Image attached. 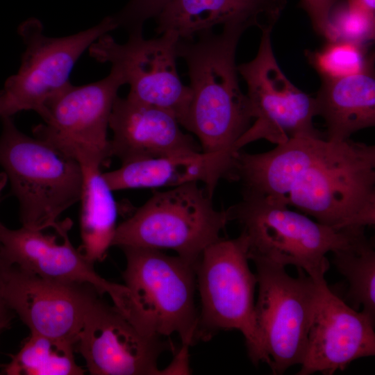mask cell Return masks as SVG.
<instances>
[{
  "mask_svg": "<svg viewBox=\"0 0 375 375\" xmlns=\"http://www.w3.org/2000/svg\"><path fill=\"white\" fill-rule=\"evenodd\" d=\"M244 191L293 206L335 229L375 224V147L299 137L267 152H242Z\"/></svg>",
  "mask_w": 375,
  "mask_h": 375,
  "instance_id": "1",
  "label": "cell"
},
{
  "mask_svg": "<svg viewBox=\"0 0 375 375\" xmlns=\"http://www.w3.org/2000/svg\"><path fill=\"white\" fill-rule=\"evenodd\" d=\"M249 26L223 25L189 40L179 39L178 57L188 67L192 99L183 126L199 140L201 151L232 167L235 144L253 122L250 103L240 89L235 53Z\"/></svg>",
  "mask_w": 375,
  "mask_h": 375,
  "instance_id": "2",
  "label": "cell"
},
{
  "mask_svg": "<svg viewBox=\"0 0 375 375\" xmlns=\"http://www.w3.org/2000/svg\"><path fill=\"white\" fill-rule=\"evenodd\" d=\"M2 119L0 166L19 203L22 226L68 232L72 222H60L63 212L80 201L83 173L72 157L20 131L11 117Z\"/></svg>",
  "mask_w": 375,
  "mask_h": 375,
  "instance_id": "3",
  "label": "cell"
},
{
  "mask_svg": "<svg viewBox=\"0 0 375 375\" xmlns=\"http://www.w3.org/2000/svg\"><path fill=\"white\" fill-rule=\"evenodd\" d=\"M267 197L242 194L226 209L230 221L240 226L247 256L283 267L291 265L313 278L324 276L326 255L352 242L365 228L335 229Z\"/></svg>",
  "mask_w": 375,
  "mask_h": 375,
  "instance_id": "4",
  "label": "cell"
},
{
  "mask_svg": "<svg viewBox=\"0 0 375 375\" xmlns=\"http://www.w3.org/2000/svg\"><path fill=\"white\" fill-rule=\"evenodd\" d=\"M230 222L198 182L157 191L117 226L111 246L171 249L196 264Z\"/></svg>",
  "mask_w": 375,
  "mask_h": 375,
  "instance_id": "5",
  "label": "cell"
},
{
  "mask_svg": "<svg viewBox=\"0 0 375 375\" xmlns=\"http://www.w3.org/2000/svg\"><path fill=\"white\" fill-rule=\"evenodd\" d=\"M123 272L133 303L130 322L143 333L166 338L176 333L182 344L196 340L195 265L179 256L144 247L121 248Z\"/></svg>",
  "mask_w": 375,
  "mask_h": 375,
  "instance_id": "6",
  "label": "cell"
},
{
  "mask_svg": "<svg viewBox=\"0 0 375 375\" xmlns=\"http://www.w3.org/2000/svg\"><path fill=\"white\" fill-rule=\"evenodd\" d=\"M247 244L242 233L209 245L195 265L201 300L197 340H210L217 332L238 330L243 335L253 365L268 363L255 318L256 274L251 271Z\"/></svg>",
  "mask_w": 375,
  "mask_h": 375,
  "instance_id": "7",
  "label": "cell"
},
{
  "mask_svg": "<svg viewBox=\"0 0 375 375\" xmlns=\"http://www.w3.org/2000/svg\"><path fill=\"white\" fill-rule=\"evenodd\" d=\"M118 28L112 15L76 34L49 37L37 19H29L18 27L24 44L17 72L10 76L0 90V117L22 110L40 115L46 103L66 88L81 56L102 35Z\"/></svg>",
  "mask_w": 375,
  "mask_h": 375,
  "instance_id": "8",
  "label": "cell"
},
{
  "mask_svg": "<svg viewBox=\"0 0 375 375\" xmlns=\"http://www.w3.org/2000/svg\"><path fill=\"white\" fill-rule=\"evenodd\" d=\"M253 262L258 285L257 328L272 374H283L303 361L319 282L324 276L313 278L297 269L294 278L283 266Z\"/></svg>",
  "mask_w": 375,
  "mask_h": 375,
  "instance_id": "9",
  "label": "cell"
},
{
  "mask_svg": "<svg viewBox=\"0 0 375 375\" xmlns=\"http://www.w3.org/2000/svg\"><path fill=\"white\" fill-rule=\"evenodd\" d=\"M272 26L264 27L256 57L237 65L247 85L253 122L235 144L236 151L258 140L276 145L299 137H322L315 128V99L287 78L274 56Z\"/></svg>",
  "mask_w": 375,
  "mask_h": 375,
  "instance_id": "10",
  "label": "cell"
},
{
  "mask_svg": "<svg viewBox=\"0 0 375 375\" xmlns=\"http://www.w3.org/2000/svg\"><path fill=\"white\" fill-rule=\"evenodd\" d=\"M124 84L114 67L100 81L78 86L70 83L46 103L40 115L44 122L33 128L34 137L80 165L102 166L111 157L109 119L118 90Z\"/></svg>",
  "mask_w": 375,
  "mask_h": 375,
  "instance_id": "11",
  "label": "cell"
},
{
  "mask_svg": "<svg viewBox=\"0 0 375 375\" xmlns=\"http://www.w3.org/2000/svg\"><path fill=\"white\" fill-rule=\"evenodd\" d=\"M178 35L168 31L156 38L146 39L142 31L128 33L119 44L105 34L88 49L100 62H109L130 85L127 97L173 114L183 126L192 92L181 81L176 67Z\"/></svg>",
  "mask_w": 375,
  "mask_h": 375,
  "instance_id": "12",
  "label": "cell"
},
{
  "mask_svg": "<svg viewBox=\"0 0 375 375\" xmlns=\"http://www.w3.org/2000/svg\"><path fill=\"white\" fill-rule=\"evenodd\" d=\"M1 282L6 306L31 333L74 346L88 308L100 295L91 285L47 279L2 260Z\"/></svg>",
  "mask_w": 375,
  "mask_h": 375,
  "instance_id": "13",
  "label": "cell"
},
{
  "mask_svg": "<svg viewBox=\"0 0 375 375\" xmlns=\"http://www.w3.org/2000/svg\"><path fill=\"white\" fill-rule=\"evenodd\" d=\"M164 338L143 333L99 295L85 315L74 349L92 375H161L158 358L172 349Z\"/></svg>",
  "mask_w": 375,
  "mask_h": 375,
  "instance_id": "14",
  "label": "cell"
},
{
  "mask_svg": "<svg viewBox=\"0 0 375 375\" xmlns=\"http://www.w3.org/2000/svg\"><path fill=\"white\" fill-rule=\"evenodd\" d=\"M24 226L10 229L0 222V258L6 264L42 278L65 283H86L100 295L108 294L113 305L127 315L132 303L125 285L111 283L100 276L79 249H76L68 232L60 236Z\"/></svg>",
  "mask_w": 375,
  "mask_h": 375,
  "instance_id": "15",
  "label": "cell"
},
{
  "mask_svg": "<svg viewBox=\"0 0 375 375\" xmlns=\"http://www.w3.org/2000/svg\"><path fill=\"white\" fill-rule=\"evenodd\" d=\"M374 319L334 294L323 278L297 375H331L360 358L375 355Z\"/></svg>",
  "mask_w": 375,
  "mask_h": 375,
  "instance_id": "16",
  "label": "cell"
},
{
  "mask_svg": "<svg viewBox=\"0 0 375 375\" xmlns=\"http://www.w3.org/2000/svg\"><path fill=\"white\" fill-rule=\"evenodd\" d=\"M109 128L112 132L110 156L118 158L122 164L202 152L199 143L181 129L170 112L128 97L115 99Z\"/></svg>",
  "mask_w": 375,
  "mask_h": 375,
  "instance_id": "17",
  "label": "cell"
},
{
  "mask_svg": "<svg viewBox=\"0 0 375 375\" xmlns=\"http://www.w3.org/2000/svg\"><path fill=\"white\" fill-rule=\"evenodd\" d=\"M285 4L286 0H172L156 17V31L189 40L219 24L273 27Z\"/></svg>",
  "mask_w": 375,
  "mask_h": 375,
  "instance_id": "18",
  "label": "cell"
},
{
  "mask_svg": "<svg viewBox=\"0 0 375 375\" xmlns=\"http://www.w3.org/2000/svg\"><path fill=\"white\" fill-rule=\"evenodd\" d=\"M231 169L217 158L200 152L135 160L103 173L112 191L176 187L202 182L212 197L219 181L228 178Z\"/></svg>",
  "mask_w": 375,
  "mask_h": 375,
  "instance_id": "19",
  "label": "cell"
},
{
  "mask_svg": "<svg viewBox=\"0 0 375 375\" xmlns=\"http://www.w3.org/2000/svg\"><path fill=\"white\" fill-rule=\"evenodd\" d=\"M314 99L315 115L324 120L328 141L343 142L360 130L374 126V62L353 75L322 78Z\"/></svg>",
  "mask_w": 375,
  "mask_h": 375,
  "instance_id": "20",
  "label": "cell"
},
{
  "mask_svg": "<svg viewBox=\"0 0 375 375\" xmlns=\"http://www.w3.org/2000/svg\"><path fill=\"white\" fill-rule=\"evenodd\" d=\"M83 185L80 201L82 244L78 249L91 262L101 261L111 247L117 228V206L112 190L97 164L81 165Z\"/></svg>",
  "mask_w": 375,
  "mask_h": 375,
  "instance_id": "21",
  "label": "cell"
},
{
  "mask_svg": "<svg viewBox=\"0 0 375 375\" xmlns=\"http://www.w3.org/2000/svg\"><path fill=\"white\" fill-rule=\"evenodd\" d=\"M70 342L31 333L20 350L11 356L3 372L8 375H82Z\"/></svg>",
  "mask_w": 375,
  "mask_h": 375,
  "instance_id": "22",
  "label": "cell"
},
{
  "mask_svg": "<svg viewBox=\"0 0 375 375\" xmlns=\"http://www.w3.org/2000/svg\"><path fill=\"white\" fill-rule=\"evenodd\" d=\"M333 263L347 280L351 307L375 318V249L365 231L347 246L332 252Z\"/></svg>",
  "mask_w": 375,
  "mask_h": 375,
  "instance_id": "23",
  "label": "cell"
},
{
  "mask_svg": "<svg viewBox=\"0 0 375 375\" xmlns=\"http://www.w3.org/2000/svg\"><path fill=\"white\" fill-rule=\"evenodd\" d=\"M367 44L345 41H326L319 49L306 51L312 67L324 78H340L359 73L374 62Z\"/></svg>",
  "mask_w": 375,
  "mask_h": 375,
  "instance_id": "24",
  "label": "cell"
},
{
  "mask_svg": "<svg viewBox=\"0 0 375 375\" xmlns=\"http://www.w3.org/2000/svg\"><path fill=\"white\" fill-rule=\"evenodd\" d=\"M375 18L349 8L344 1L336 0L331 10L325 39L363 44L374 38Z\"/></svg>",
  "mask_w": 375,
  "mask_h": 375,
  "instance_id": "25",
  "label": "cell"
},
{
  "mask_svg": "<svg viewBox=\"0 0 375 375\" xmlns=\"http://www.w3.org/2000/svg\"><path fill=\"white\" fill-rule=\"evenodd\" d=\"M172 0H130L113 17L119 27L128 33L142 31L146 21L156 17Z\"/></svg>",
  "mask_w": 375,
  "mask_h": 375,
  "instance_id": "26",
  "label": "cell"
},
{
  "mask_svg": "<svg viewBox=\"0 0 375 375\" xmlns=\"http://www.w3.org/2000/svg\"><path fill=\"white\" fill-rule=\"evenodd\" d=\"M336 0H300V6L308 15L315 31L325 38L329 17Z\"/></svg>",
  "mask_w": 375,
  "mask_h": 375,
  "instance_id": "27",
  "label": "cell"
},
{
  "mask_svg": "<svg viewBox=\"0 0 375 375\" xmlns=\"http://www.w3.org/2000/svg\"><path fill=\"white\" fill-rule=\"evenodd\" d=\"M188 345L182 344L173 361L165 369H161V374H189Z\"/></svg>",
  "mask_w": 375,
  "mask_h": 375,
  "instance_id": "28",
  "label": "cell"
},
{
  "mask_svg": "<svg viewBox=\"0 0 375 375\" xmlns=\"http://www.w3.org/2000/svg\"><path fill=\"white\" fill-rule=\"evenodd\" d=\"M344 2L349 8L375 18V0H344Z\"/></svg>",
  "mask_w": 375,
  "mask_h": 375,
  "instance_id": "29",
  "label": "cell"
},
{
  "mask_svg": "<svg viewBox=\"0 0 375 375\" xmlns=\"http://www.w3.org/2000/svg\"><path fill=\"white\" fill-rule=\"evenodd\" d=\"M1 260L0 258V324L4 326L6 328L8 326V324L11 319V310L6 306L1 291Z\"/></svg>",
  "mask_w": 375,
  "mask_h": 375,
  "instance_id": "30",
  "label": "cell"
},
{
  "mask_svg": "<svg viewBox=\"0 0 375 375\" xmlns=\"http://www.w3.org/2000/svg\"><path fill=\"white\" fill-rule=\"evenodd\" d=\"M8 180L6 174L3 172L0 173V201L2 199V192L7 184Z\"/></svg>",
  "mask_w": 375,
  "mask_h": 375,
  "instance_id": "31",
  "label": "cell"
},
{
  "mask_svg": "<svg viewBox=\"0 0 375 375\" xmlns=\"http://www.w3.org/2000/svg\"><path fill=\"white\" fill-rule=\"evenodd\" d=\"M4 328H6L4 326L0 324V331Z\"/></svg>",
  "mask_w": 375,
  "mask_h": 375,
  "instance_id": "32",
  "label": "cell"
}]
</instances>
